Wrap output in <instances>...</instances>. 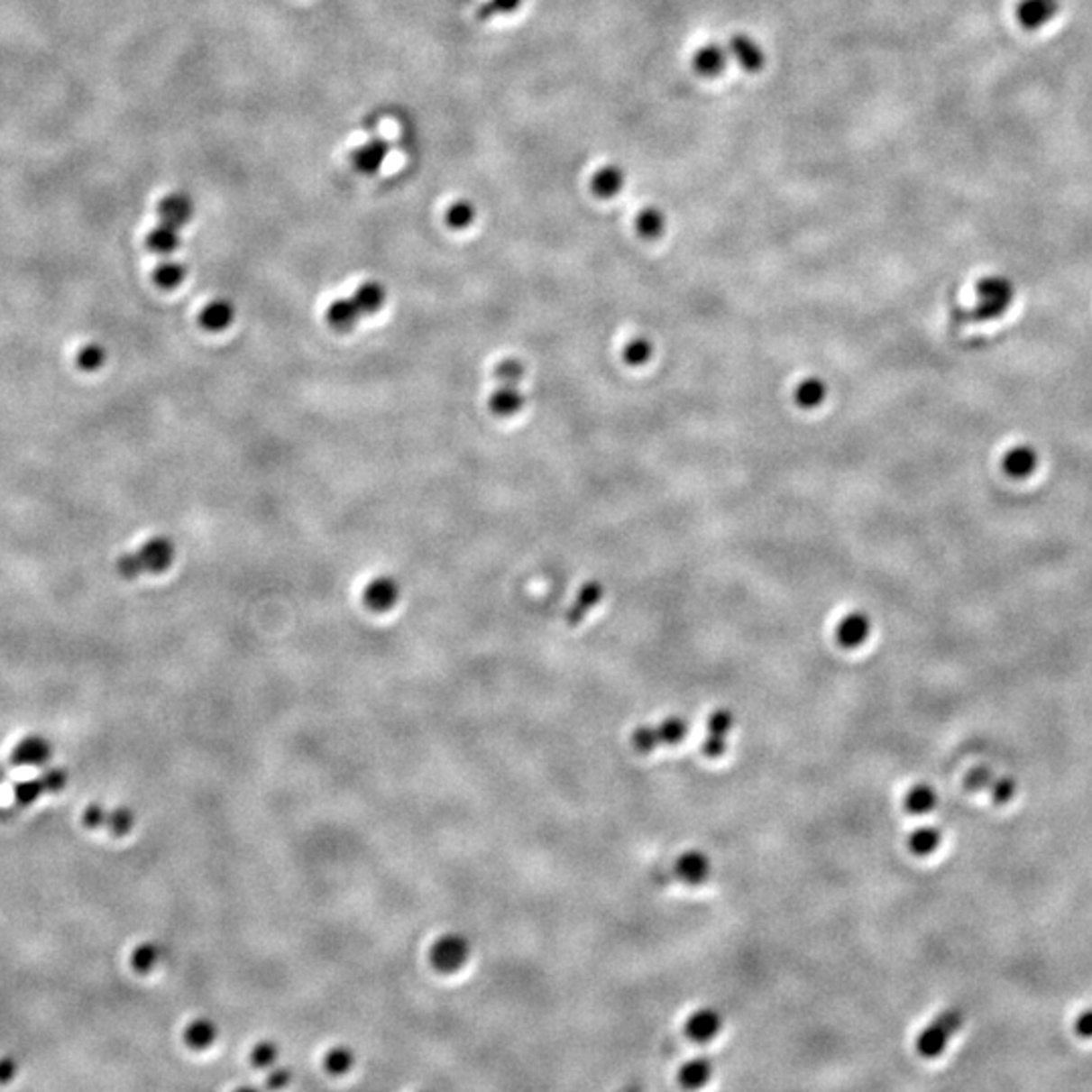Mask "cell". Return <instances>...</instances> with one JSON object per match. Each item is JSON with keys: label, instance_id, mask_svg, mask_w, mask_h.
I'll list each match as a JSON object with an SVG mask.
<instances>
[{"label": "cell", "instance_id": "26", "mask_svg": "<svg viewBox=\"0 0 1092 1092\" xmlns=\"http://www.w3.org/2000/svg\"><path fill=\"white\" fill-rule=\"evenodd\" d=\"M935 805H937L935 789L929 787V785H924V783H921V785H914L911 791H908L906 797H904L906 812L913 813V815L929 813V812L935 810Z\"/></svg>", "mask_w": 1092, "mask_h": 1092}, {"label": "cell", "instance_id": "34", "mask_svg": "<svg viewBox=\"0 0 1092 1092\" xmlns=\"http://www.w3.org/2000/svg\"><path fill=\"white\" fill-rule=\"evenodd\" d=\"M623 361L629 366H644L654 354V346L647 338H633L623 346Z\"/></svg>", "mask_w": 1092, "mask_h": 1092}, {"label": "cell", "instance_id": "37", "mask_svg": "<svg viewBox=\"0 0 1092 1092\" xmlns=\"http://www.w3.org/2000/svg\"><path fill=\"white\" fill-rule=\"evenodd\" d=\"M473 216H476V211H473V206L468 201H457L447 208L445 221L452 229H465L468 225H472Z\"/></svg>", "mask_w": 1092, "mask_h": 1092}, {"label": "cell", "instance_id": "1", "mask_svg": "<svg viewBox=\"0 0 1092 1092\" xmlns=\"http://www.w3.org/2000/svg\"><path fill=\"white\" fill-rule=\"evenodd\" d=\"M975 296H977V304L973 307L971 318L979 322L996 320L1010 310L1015 298V288L1004 275H987V278L977 281Z\"/></svg>", "mask_w": 1092, "mask_h": 1092}, {"label": "cell", "instance_id": "4", "mask_svg": "<svg viewBox=\"0 0 1092 1092\" xmlns=\"http://www.w3.org/2000/svg\"><path fill=\"white\" fill-rule=\"evenodd\" d=\"M735 727V716L727 708H719L708 716L706 739L702 740V755L708 758H719L727 751L729 732Z\"/></svg>", "mask_w": 1092, "mask_h": 1092}, {"label": "cell", "instance_id": "29", "mask_svg": "<svg viewBox=\"0 0 1092 1092\" xmlns=\"http://www.w3.org/2000/svg\"><path fill=\"white\" fill-rule=\"evenodd\" d=\"M354 1052L348 1046H335L330 1048L324 1056V1069L332 1077H344L354 1066Z\"/></svg>", "mask_w": 1092, "mask_h": 1092}, {"label": "cell", "instance_id": "8", "mask_svg": "<svg viewBox=\"0 0 1092 1092\" xmlns=\"http://www.w3.org/2000/svg\"><path fill=\"white\" fill-rule=\"evenodd\" d=\"M399 595H401V589L393 579L379 577L371 581L369 587L364 589V603L371 611H389L399 601Z\"/></svg>", "mask_w": 1092, "mask_h": 1092}, {"label": "cell", "instance_id": "22", "mask_svg": "<svg viewBox=\"0 0 1092 1092\" xmlns=\"http://www.w3.org/2000/svg\"><path fill=\"white\" fill-rule=\"evenodd\" d=\"M235 318V310L227 299H215L201 312V326L208 332H221Z\"/></svg>", "mask_w": 1092, "mask_h": 1092}, {"label": "cell", "instance_id": "16", "mask_svg": "<svg viewBox=\"0 0 1092 1092\" xmlns=\"http://www.w3.org/2000/svg\"><path fill=\"white\" fill-rule=\"evenodd\" d=\"M219 1038V1025L211 1018H195L185 1028V1044L193 1050L211 1048Z\"/></svg>", "mask_w": 1092, "mask_h": 1092}, {"label": "cell", "instance_id": "27", "mask_svg": "<svg viewBox=\"0 0 1092 1092\" xmlns=\"http://www.w3.org/2000/svg\"><path fill=\"white\" fill-rule=\"evenodd\" d=\"M656 739L662 745H678L688 735V722L682 716H668L660 724H656Z\"/></svg>", "mask_w": 1092, "mask_h": 1092}, {"label": "cell", "instance_id": "7", "mask_svg": "<svg viewBox=\"0 0 1092 1092\" xmlns=\"http://www.w3.org/2000/svg\"><path fill=\"white\" fill-rule=\"evenodd\" d=\"M674 872H676L678 880L684 882V885L700 886L711 876V860H708L706 854L698 852V849H690V852L678 858L676 866H674Z\"/></svg>", "mask_w": 1092, "mask_h": 1092}, {"label": "cell", "instance_id": "31", "mask_svg": "<svg viewBox=\"0 0 1092 1092\" xmlns=\"http://www.w3.org/2000/svg\"><path fill=\"white\" fill-rule=\"evenodd\" d=\"M185 275H187V270L182 268L179 262L166 260L162 263H158V268L154 270V281L158 288L174 289L180 286L182 280H185Z\"/></svg>", "mask_w": 1092, "mask_h": 1092}, {"label": "cell", "instance_id": "46", "mask_svg": "<svg viewBox=\"0 0 1092 1092\" xmlns=\"http://www.w3.org/2000/svg\"><path fill=\"white\" fill-rule=\"evenodd\" d=\"M1074 1030H1077V1033L1082 1038H1092V1010H1087L1085 1014L1078 1015V1020L1074 1022Z\"/></svg>", "mask_w": 1092, "mask_h": 1092}, {"label": "cell", "instance_id": "14", "mask_svg": "<svg viewBox=\"0 0 1092 1092\" xmlns=\"http://www.w3.org/2000/svg\"><path fill=\"white\" fill-rule=\"evenodd\" d=\"M361 307L356 306L354 298H338L328 306L326 310V318L328 324L338 332H350L354 326L358 318H361Z\"/></svg>", "mask_w": 1092, "mask_h": 1092}, {"label": "cell", "instance_id": "9", "mask_svg": "<svg viewBox=\"0 0 1092 1092\" xmlns=\"http://www.w3.org/2000/svg\"><path fill=\"white\" fill-rule=\"evenodd\" d=\"M1060 11L1058 0H1022L1018 5V21L1023 29L1036 31L1052 21Z\"/></svg>", "mask_w": 1092, "mask_h": 1092}, {"label": "cell", "instance_id": "35", "mask_svg": "<svg viewBox=\"0 0 1092 1092\" xmlns=\"http://www.w3.org/2000/svg\"><path fill=\"white\" fill-rule=\"evenodd\" d=\"M158 963H161V947L154 943L140 945L132 953V967L140 973H150L156 969Z\"/></svg>", "mask_w": 1092, "mask_h": 1092}, {"label": "cell", "instance_id": "2", "mask_svg": "<svg viewBox=\"0 0 1092 1092\" xmlns=\"http://www.w3.org/2000/svg\"><path fill=\"white\" fill-rule=\"evenodd\" d=\"M472 955V945L460 932H445L433 941L429 949V963L437 973H455L468 963Z\"/></svg>", "mask_w": 1092, "mask_h": 1092}, {"label": "cell", "instance_id": "11", "mask_svg": "<svg viewBox=\"0 0 1092 1092\" xmlns=\"http://www.w3.org/2000/svg\"><path fill=\"white\" fill-rule=\"evenodd\" d=\"M140 558L144 563V569L150 573H162L169 569L174 561V546L169 538L156 537L150 538L148 543L140 548Z\"/></svg>", "mask_w": 1092, "mask_h": 1092}, {"label": "cell", "instance_id": "6", "mask_svg": "<svg viewBox=\"0 0 1092 1092\" xmlns=\"http://www.w3.org/2000/svg\"><path fill=\"white\" fill-rule=\"evenodd\" d=\"M870 631H872L870 617L860 611H852V613L841 617V621L836 628V639L841 647L854 649L868 641Z\"/></svg>", "mask_w": 1092, "mask_h": 1092}, {"label": "cell", "instance_id": "15", "mask_svg": "<svg viewBox=\"0 0 1092 1092\" xmlns=\"http://www.w3.org/2000/svg\"><path fill=\"white\" fill-rule=\"evenodd\" d=\"M729 55L735 57V60L743 65L747 71H758L765 63L763 49L758 47L751 37H745V35H737L730 39Z\"/></svg>", "mask_w": 1092, "mask_h": 1092}, {"label": "cell", "instance_id": "42", "mask_svg": "<svg viewBox=\"0 0 1092 1092\" xmlns=\"http://www.w3.org/2000/svg\"><path fill=\"white\" fill-rule=\"evenodd\" d=\"M522 0H490V3L483 5L482 14H498V13H514L516 8L520 6Z\"/></svg>", "mask_w": 1092, "mask_h": 1092}, {"label": "cell", "instance_id": "38", "mask_svg": "<svg viewBox=\"0 0 1092 1092\" xmlns=\"http://www.w3.org/2000/svg\"><path fill=\"white\" fill-rule=\"evenodd\" d=\"M107 828H110L115 836H124V833H128L132 830V825H134V813H132L128 807H118V810H114L106 815V823Z\"/></svg>", "mask_w": 1092, "mask_h": 1092}, {"label": "cell", "instance_id": "47", "mask_svg": "<svg viewBox=\"0 0 1092 1092\" xmlns=\"http://www.w3.org/2000/svg\"><path fill=\"white\" fill-rule=\"evenodd\" d=\"M106 815L107 813L99 805H89L86 812V823L89 825V828H97V825L106 823Z\"/></svg>", "mask_w": 1092, "mask_h": 1092}, {"label": "cell", "instance_id": "18", "mask_svg": "<svg viewBox=\"0 0 1092 1092\" xmlns=\"http://www.w3.org/2000/svg\"><path fill=\"white\" fill-rule=\"evenodd\" d=\"M825 397H828V387H825V382L818 377H807L803 381H799L794 390L795 405L802 407V409H805V411L818 409V407L825 401Z\"/></svg>", "mask_w": 1092, "mask_h": 1092}, {"label": "cell", "instance_id": "12", "mask_svg": "<svg viewBox=\"0 0 1092 1092\" xmlns=\"http://www.w3.org/2000/svg\"><path fill=\"white\" fill-rule=\"evenodd\" d=\"M1038 468V454L1030 445L1012 447L1004 455V472L1014 480H1025Z\"/></svg>", "mask_w": 1092, "mask_h": 1092}, {"label": "cell", "instance_id": "39", "mask_svg": "<svg viewBox=\"0 0 1092 1092\" xmlns=\"http://www.w3.org/2000/svg\"><path fill=\"white\" fill-rule=\"evenodd\" d=\"M496 377L500 382H502V385L516 387L524 377V364L520 361H516V358H506V361L498 364Z\"/></svg>", "mask_w": 1092, "mask_h": 1092}, {"label": "cell", "instance_id": "17", "mask_svg": "<svg viewBox=\"0 0 1092 1092\" xmlns=\"http://www.w3.org/2000/svg\"><path fill=\"white\" fill-rule=\"evenodd\" d=\"M729 51L719 45H704L694 55V69L704 78H716L727 68Z\"/></svg>", "mask_w": 1092, "mask_h": 1092}, {"label": "cell", "instance_id": "3", "mask_svg": "<svg viewBox=\"0 0 1092 1092\" xmlns=\"http://www.w3.org/2000/svg\"><path fill=\"white\" fill-rule=\"evenodd\" d=\"M963 1015L959 1010H945L932 1020L916 1038V1050L922 1058H937L947 1048L949 1040L959 1030Z\"/></svg>", "mask_w": 1092, "mask_h": 1092}, {"label": "cell", "instance_id": "45", "mask_svg": "<svg viewBox=\"0 0 1092 1092\" xmlns=\"http://www.w3.org/2000/svg\"><path fill=\"white\" fill-rule=\"evenodd\" d=\"M989 783V771L987 769H975L969 775H967V787L969 789H981L986 787Z\"/></svg>", "mask_w": 1092, "mask_h": 1092}, {"label": "cell", "instance_id": "23", "mask_svg": "<svg viewBox=\"0 0 1092 1092\" xmlns=\"http://www.w3.org/2000/svg\"><path fill=\"white\" fill-rule=\"evenodd\" d=\"M179 243H180L179 229L170 227V225H166V223L158 225V227L150 231L146 237L148 249L158 255H172L174 252H177Z\"/></svg>", "mask_w": 1092, "mask_h": 1092}, {"label": "cell", "instance_id": "19", "mask_svg": "<svg viewBox=\"0 0 1092 1092\" xmlns=\"http://www.w3.org/2000/svg\"><path fill=\"white\" fill-rule=\"evenodd\" d=\"M623 185H625V172L615 164L603 166V169H599L595 172V177L591 179V190H593L599 198L615 197L623 188Z\"/></svg>", "mask_w": 1092, "mask_h": 1092}, {"label": "cell", "instance_id": "41", "mask_svg": "<svg viewBox=\"0 0 1092 1092\" xmlns=\"http://www.w3.org/2000/svg\"><path fill=\"white\" fill-rule=\"evenodd\" d=\"M118 571L124 579H136L138 574L144 569V563H142V558L138 553H130L124 555L118 563Z\"/></svg>", "mask_w": 1092, "mask_h": 1092}, {"label": "cell", "instance_id": "44", "mask_svg": "<svg viewBox=\"0 0 1092 1092\" xmlns=\"http://www.w3.org/2000/svg\"><path fill=\"white\" fill-rule=\"evenodd\" d=\"M291 1082V1070L289 1069H270L268 1078H265V1085L270 1088H283L288 1087Z\"/></svg>", "mask_w": 1092, "mask_h": 1092}, {"label": "cell", "instance_id": "20", "mask_svg": "<svg viewBox=\"0 0 1092 1092\" xmlns=\"http://www.w3.org/2000/svg\"><path fill=\"white\" fill-rule=\"evenodd\" d=\"M601 595H603V587L599 585L597 581L585 583L583 589L579 591L577 599H574V603L569 610V615H566V621H569V625H579L583 621V617H585L599 603Z\"/></svg>", "mask_w": 1092, "mask_h": 1092}, {"label": "cell", "instance_id": "28", "mask_svg": "<svg viewBox=\"0 0 1092 1092\" xmlns=\"http://www.w3.org/2000/svg\"><path fill=\"white\" fill-rule=\"evenodd\" d=\"M636 229L639 233V237L644 239H657L662 237V233L665 229V215L660 211V208H644L638 215L636 219Z\"/></svg>", "mask_w": 1092, "mask_h": 1092}, {"label": "cell", "instance_id": "30", "mask_svg": "<svg viewBox=\"0 0 1092 1092\" xmlns=\"http://www.w3.org/2000/svg\"><path fill=\"white\" fill-rule=\"evenodd\" d=\"M941 844V831L937 828H931V825H924V828L914 830L911 833V838H908V849L914 856H929L935 852Z\"/></svg>", "mask_w": 1092, "mask_h": 1092}, {"label": "cell", "instance_id": "43", "mask_svg": "<svg viewBox=\"0 0 1092 1092\" xmlns=\"http://www.w3.org/2000/svg\"><path fill=\"white\" fill-rule=\"evenodd\" d=\"M1015 794L1014 779H999L994 783V799L997 803H1007Z\"/></svg>", "mask_w": 1092, "mask_h": 1092}, {"label": "cell", "instance_id": "32", "mask_svg": "<svg viewBox=\"0 0 1092 1092\" xmlns=\"http://www.w3.org/2000/svg\"><path fill=\"white\" fill-rule=\"evenodd\" d=\"M49 757V748L45 740L41 739H27L14 748V758L21 765H39Z\"/></svg>", "mask_w": 1092, "mask_h": 1092}, {"label": "cell", "instance_id": "21", "mask_svg": "<svg viewBox=\"0 0 1092 1092\" xmlns=\"http://www.w3.org/2000/svg\"><path fill=\"white\" fill-rule=\"evenodd\" d=\"M524 405V397L514 385H502L490 397V411L498 417L516 415Z\"/></svg>", "mask_w": 1092, "mask_h": 1092}, {"label": "cell", "instance_id": "10", "mask_svg": "<svg viewBox=\"0 0 1092 1092\" xmlns=\"http://www.w3.org/2000/svg\"><path fill=\"white\" fill-rule=\"evenodd\" d=\"M195 206L193 201L187 195L182 193H172L166 195L161 205H158V215H161V221L170 225V227H185V225L193 219Z\"/></svg>", "mask_w": 1092, "mask_h": 1092}, {"label": "cell", "instance_id": "5", "mask_svg": "<svg viewBox=\"0 0 1092 1092\" xmlns=\"http://www.w3.org/2000/svg\"><path fill=\"white\" fill-rule=\"evenodd\" d=\"M722 1030V1015L714 1010V1007H700L694 1014L690 1015L684 1023V1032H686V1036L690 1040L698 1042V1044H706V1042H711L712 1038H716Z\"/></svg>", "mask_w": 1092, "mask_h": 1092}, {"label": "cell", "instance_id": "25", "mask_svg": "<svg viewBox=\"0 0 1092 1092\" xmlns=\"http://www.w3.org/2000/svg\"><path fill=\"white\" fill-rule=\"evenodd\" d=\"M354 302L356 306L361 307L362 314H374L379 312L382 306H385V288L381 286L377 281H364L361 288L354 291Z\"/></svg>", "mask_w": 1092, "mask_h": 1092}, {"label": "cell", "instance_id": "33", "mask_svg": "<svg viewBox=\"0 0 1092 1092\" xmlns=\"http://www.w3.org/2000/svg\"><path fill=\"white\" fill-rule=\"evenodd\" d=\"M278 1058H280V1046L271 1040H262L252 1048L249 1062H252L255 1069H260V1070H270V1069H273L275 1062H278Z\"/></svg>", "mask_w": 1092, "mask_h": 1092}, {"label": "cell", "instance_id": "13", "mask_svg": "<svg viewBox=\"0 0 1092 1092\" xmlns=\"http://www.w3.org/2000/svg\"><path fill=\"white\" fill-rule=\"evenodd\" d=\"M389 156V144L385 140H371L362 144L361 148H356V152L353 154V162L356 166L358 172L362 174H377L381 170V166L385 164Z\"/></svg>", "mask_w": 1092, "mask_h": 1092}, {"label": "cell", "instance_id": "24", "mask_svg": "<svg viewBox=\"0 0 1092 1092\" xmlns=\"http://www.w3.org/2000/svg\"><path fill=\"white\" fill-rule=\"evenodd\" d=\"M712 1077V1062L708 1058H694L682 1066L678 1072V1080L684 1088H700L704 1087Z\"/></svg>", "mask_w": 1092, "mask_h": 1092}, {"label": "cell", "instance_id": "40", "mask_svg": "<svg viewBox=\"0 0 1092 1092\" xmlns=\"http://www.w3.org/2000/svg\"><path fill=\"white\" fill-rule=\"evenodd\" d=\"M106 361V350L99 344H87L79 350L78 364L83 371H97Z\"/></svg>", "mask_w": 1092, "mask_h": 1092}, {"label": "cell", "instance_id": "36", "mask_svg": "<svg viewBox=\"0 0 1092 1092\" xmlns=\"http://www.w3.org/2000/svg\"><path fill=\"white\" fill-rule=\"evenodd\" d=\"M631 745L641 755L654 753L656 748L660 747V743H657V739H656L654 724H641V727H638L636 730H633L631 732Z\"/></svg>", "mask_w": 1092, "mask_h": 1092}]
</instances>
